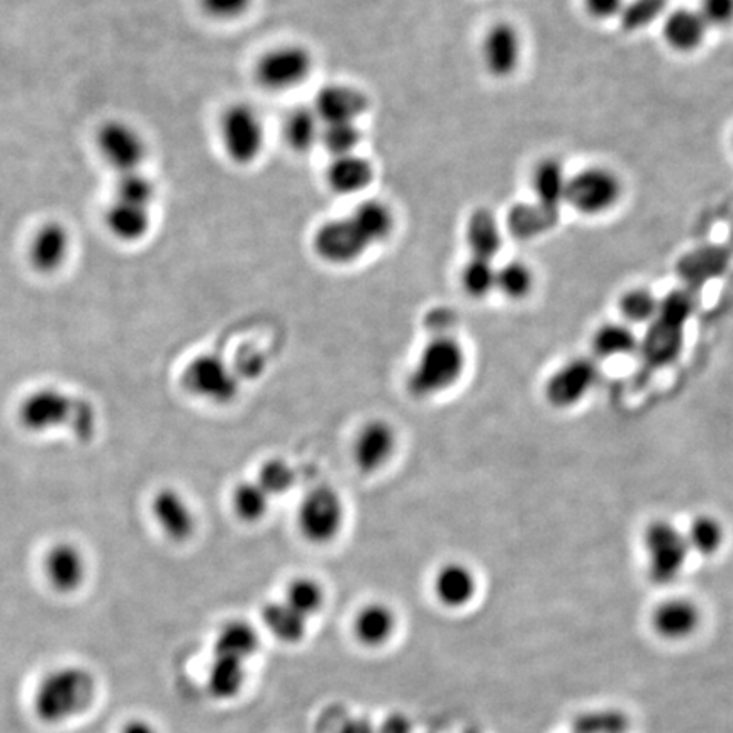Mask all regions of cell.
I'll return each instance as SVG.
<instances>
[{
  "instance_id": "7a4b0ae2",
  "label": "cell",
  "mask_w": 733,
  "mask_h": 733,
  "mask_svg": "<svg viewBox=\"0 0 733 733\" xmlns=\"http://www.w3.org/2000/svg\"><path fill=\"white\" fill-rule=\"evenodd\" d=\"M96 683L90 672L76 665L53 669L38 684L33 709L41 722L58 725L89 709Z\"/></svg>"
},
{
  "instance_id": "ee69618b",
  "label": "cell",
  "mask_w": 733,
  "mask_h": 733,
  "mask_svg": "<svg viewBox=\"0 0 733 733\" xmlns=\"http://www.w3.org/2000/svg\"><path fill=\"white\" fill-rule=\"evenodd\" d=\"M253 0H199L202 11L217 21H234L247 14Z\"/></svg>"
},
{
  "instance_id": "d590c367",
  "label": "cell",
  "mask_w": 733,
  "mask_h": 733,
  "mask_svg": "<svg viewBox=\"0 0 733 733\" xmlns=\"http://www.w3.org/2000/svg\"><path fill=\"white\" fill-rule=\"evenodd\" d=\"M231 504L241 522L257 523L269 511L270 496L260 488L259 482L243 481L233 489Z\"/></svg>"
},
{
  "instance_id": "9a60e30c",
  "label": "cell",
  "mask_w": 733,
  "mask_h": 733,
  "mask_svg": "<svg viewBox=\"0 0 733 733\" xmlns=\"http://www.w3.org/2000/svg\"><path fill=\"white\" fill-rule=\"evenodd\" d=\"M151 514L167 539L185 542L194 535L198 518L180 491L162 488L151 500Z\"/></svg>"
},
{
  "instance_id": "8fae6325",
  "label": "cell",
  "mask_w": 733,
  "mask_h": 733,
  "mask_svg": "<svg viewBox=\"0 0 733 733\" xmlns=\"http://www.w3.org/2000/svg\"><path fill=\"white\" fill-rule=\"evenodd\" d=\"M99 151L108 165L121 173L137 172L147 157V143L137 128L124 121H108L99 130Z\"/></svg>"
},
{
  "instance_id": "44dd1931",
  "label": "cell",
  "mask_w": 733,
  "mask_h": 733,
  "mask_svg": "<svg viewBox=\"0 0 733 733\" xmlns=\"http://www.w3.org/2000/svg\"><path fill=\"white\" fill-rule=\"evenodd\" d=\"M709 26L697 9L680 8L665 16L662 37L665 44L680 53H691L705 41Z\"/></svg>"
},
{
  "instance_id": "cb8c5ba5",
  "label": "cell",
  "mask_w": 733,
  "mask_h": 733,
  "mask_svg": "<svg viewBox=\"0 0 733 733\" xmlns=\"http://www.w3.org/2000/svg\"><path fill=\"white\" fill-rule=\"evenodd\" d=\"M349 218L371 249L389 240L394 231V212L385 202L375 199L360 202Z\"/></svg>"
},
{
  "instance_id": "681fc988",
  "label": "cell",
  "mask_w": 733,
  "mask_h": 733,
  "mask_svg": "<svg viewBox=\"0 0 733 733\" xmlns=\"http://www.w3.org/2000/svg\"><path fill=\"white\" fill-rule=\"evenodd\" d=\"M382 733H410V726H408L406 720L395 716V719H391L385 723Z\"/></svg>"
},
{
  "instance_id": "b9f144b4",
  "label": "cell",
  "mask_w": 733,
  "mask_h": 733,
  "mask_svg": "<svg viewBox=\"0 0 733 733\" xmlns=\"http://www.w3.org/2000/svg\"><path fill=\"white\" fill-rule=\"evenodd\" d=\"M155 185L140 170L121 173L118 183H116V199L118 201L150 208L151 202L155 199Z\"/></svg>"
},
{
  "instance_id": "30bf717a",
  "label": "cell",
  "mask_w": 733,
  "mask_h": 733,
  "mask_svg": "<svg viewBox=\"0 0 733 733\" xmlns=\"http://www.w3.org/2000/svg\"><path fill=\"white\" fill-rule=\"evenodd\" d=\"M600 379L593 357H574L552 372L545 384V398L558 410H569L586 400Z\"/></svg>"
},
{
  "instance_id": "f546056e",
  "label": "cell",
  "mask_w": 733,
  "mask_h": 733,
  "mask_svg": "<svg viewBox=\"0 0 733 733\" xmlns=\"http://www.w3.org/2000/svg\"><path fill=\"white\" fill-rule=\"evenodd\" d=\"M257 649H259L257 630L250 623L233 620L218 633L214 655H224L244 662L255 654Z\"/></svg>"
},
{
  "instance_id": "4316f807",
  "label": "cell",
  "mask_w": 733,
  "mask_h": 733,
  "mask_svg": "<svg viewBox=\"0 0 733 733\" xmlns=\"http://www.w3.org/2000/svg\"><path fill=\"white\" fill-rule=\"evenodd\" d=\"M639 349V337L630 324L623 321L604 323L596 328L591 339L593 359L610 360L632 355Z\"/></svg>"
},
{
  "instance_id": "ffe728a7",
  "label": "cell",
  "mask_w": 733,
  "mask_h": 733,
  "mask_svg": "<svg viewBox=\"0 0 733 733\" xmlns=\"http://www.w3.org/2000/svg\"><path fill=\"white\" fill-rule=\"evenodd\" d=\"M436 600L450 610L468 606L478 594V578L462 562H446L433 579Z\"/></svg>"
},
{
  "instance_id": "2e32d148",
  "label": "cell",
  "mask_w": 733,
  "mask_h": 733,
  "mask_svg": "<svg viewBox=\"0 0 733 733\" xmlns=\"http://www.w3.org/2000/svg\"><path fill=\"white\" fill-rule=\"evenodd\" d=\"M701 610L693 600L687 598H669L657 604L652 613V629L661 639L669 642L687 640L697 632L701 625Z\"/></svg>"
},
{
  "instance_id": "7dc6e473",
  "label": "cell",
  "mask_w": 733,
  "mask_h": 733,
  "mask_svg": "<svg viewBox=\"0 0 733 733\" xmlns=\"http://www.w3.org/2000/svg\"><path fill=\"white\" fill-rule=\"evenodd\" d=\"M584 8L593 18L608 19L623 11V0H584Z\"/></svg>"
},
{
  "instance_id": "ab89813d",
  "label": "cell",
  "mask_w": 733,
  "mask_h": 733,
  "mask_svg": "<svg viewBox=\"0 0 733 733\" xmlns=\"http://www.w3.org/2000/svg\"><path fill=\"white\" fill-rule=\"evenodd\" d=\"M362 140L357 122H342V124H323L320 143L327 148L333 159L352 155Z\"/></svg>"
},
{
  "instance_id": "f6af8a7d",
  "label": "cell",
  "mask_w": 733,
  "mask_h": 733,
  "mask_svg": "<svg viewBox=\"0 0 733 733\" xmlns=\"http://www.w3.org/2000/svg\"><path fill=\"white\" fill-rule=\"evenodd\" d=\"M697 12L709 28H725L733 22V0H700Z\"/></svg>"
},
{
  "instance_id": "d6986e66",
  "label": "cell",
  "mask_w": 733,
  "mask_h": 733,
  "mask_svg": "<svg viewBox=\"0 0 733 733\" xmlns=\"http://www.w3.org/2000/svg\"><path fill=\"white\" fill-rule=\"evenodd\" d=\"M70 255V233L63 224L50 221L38 228L29 244V262L40 273H53Z\"/></svg>"
},
{
  "instance_id": "60d3db41",
  "label": "cell",
  "mask_w": 733,
  "mask_h": 733,
  "mask_svg": "<svg viewBox=\"0 0 733 733\" xmlns=\"http://www.w3.org/2000/svg\"><path fill=\"white\" fill-rule=\"evenodd\" d=\"M574 733H629V720L616 710H593L574 720Z\"/></svg>"
},
{
  "instance_id": "ba28073f",
  "label": "cell",
  "mask_w": 733,
  "mask_h": 733,
  "mask_svg": "<svg viewBox=\"0 0 733 733\" xmlns=\"http://www.w3.org/2000/svg\"><path fill=\"white\" fill-rule=\"evenodd\" d=\"M221 143L238 165L255 162L265 144V127L255 109L234 104L227 109L220 124Z\"/></svg>"
},
{
  "instance_id": "8d00e7d4",
  "label": "cell",
  "mask_w": 733,
  "mask_h": 733,
  "mask_svg": "<svg viewBox=\"0 0 733 733\" xmlns=\"http://www.w3.org/2000/svg\"><path fill=\"white\" fill-rule=\"evenodd\" d=\"M285 603L298 611L304 619L317 615L324 604V591L318 581L311 578H295L285 590Z\"/></svg>"
},
{
  "instance_id": "1f68e13d",
  "label": "cell",
  "mask_w": 733,
  "mask_h": 733,
  "mask_svg": "<svg viewBox=\"0 0 733 733\" xmlns=\"http://www.w3.org/2000/svg\"><path fill=\"white\" fill-rule=\"evenodd\" d=\"M684 536H686L691 554L712 558V555L719 554L725 542V529L719 518L712 516V514H700L691 520Z\"/></svg>"
},
{
  "instance_id": "c3c4849f",
  "label": "cell",
  "mask_w": 733,
  "mask_h": 733,
  "mask_svg": "<svg viewBox=\"0 0 733 733\" xmlns=\"http://www.w3.org/2000/svg\"><path fill=\"white\" fill-rule=\"evenodd\" d=\"M121 733H157V730L143 720H133L124 725Z\"/></svg>"
},
{
  "instance_id": "836d02e7",
  "label": "cell",
  "mask_w": 733,
  "mask_h": 733,
  "mask_svg": "<svg viewBox=\"0 0 733 733\" xmlns=\"http://www.w3.org/2000/svg\"><path fill=\"white\" fill-rule=\"evenodd\" d=\"M535 288V273L522 260H511L496 272V291L510 301H523Z\"/></svg>"
},
{
  "instance_id": "f1b7e54d",
  "label": "cell",
  "mask_w": 733,
  "mask_h": 733,
  "mask_svg": "<svg viewBox=\"0 0 733 733\" xmlns=\"http://www.w3.org/2000/svg\"><path fill=\"white\" fill-rule=\"evenodd\" d=\"M263 623L275 639L285 644H298L304 639L308 619L299 615L285 601H272L262 611Z\"/></svg>"
},
{
  "instance_id": "484cf974",
  "label": "cell",
  "mask_w": 733,
  "mask_h": 733,
  "mask_svg": "<svg viewBox=\"0 0 733 733\" xmlns=\"http://www.w3.org/2000/svg\"><path fill=\"white\" fill-rule=\"evenodd\" d=\"M465 240H468L472 257L494 260L503 244L500 223H498L494 212L485 208L475 209L468 221Z\"/></svg>"
},
{
  "instance_id": "3957f363",
  "label": "cell",
  "mask_w": 733,
  "mask_h": 733,
  "mask_svg": "<svg viewBox=\"0 0 733 733\" xmlns=\"http://www.w3.org/2000/svg\"><path fill=\"white\" fill-rule=\"evenodd\" d=\"M468 353L452 334H435L421 350L408 378V389L418 400H430L459 384Z\"/></svg>"
},
{
  "instance_id": "7c38bea8",
  "label": "cell",
  "mask_w": 733,
  "mask_h": 733,
  "mask_svg": "<svg viewBox=\"0 0 733 733\" xmlns=\"http://www.w3.org/2000/svg\"><path fill=\"white\" fill-rule=\"evenodd\" d=\"M313 249L321 260L331 265H350L362 259L363 253L371 247L353 227L350 218H340V220L327 221L318 228L313 238Z\"/></svg>"
},
{
  "instance_id": "e0dca14e",
  "label": "cell",
  "mask_w": 733,
  "mask_h": 733,
  "mask_svg": "<svg viewBox=\"0 0 733 733\" xmlns=\"http://www.w3.org/2000/svg\"><path fill=\"white\" fill-rule=\"evenodd\" d=\"M313 109L323 124L357 122L369 109V99L355 87L333 83L318 92Z\"/></svg>"
},
{
  "instance_id": "74e56055",
  "label": "cell",
  "mask_w": 733,
  "mask_h": 733,
  "mask_svg": "<svg viewBox=\"0 0 733 733\" xmlns=\"http://www.w3.org/2000/svg\"><path fill=\"white\" fill-rule=\"evenodd\" d=\"M496 272L498 269L494 267L493 260L471 257V260L462 269V288L471 298H488L491 292L496 291Z\"/></svg>"
},
{
  "instance_id": "4dcf8cb0",
  "label": "cell",
  "mask_w": 733,
  "mask_h": 733,
  "mask_svg": "<svg viewBox=\"0 0 733 733\" xmlns=\"http://www.w3.org/2000/svg\"><path fill=\"white\" fill-rule=\"evenodd\" d=\"M323 122L318 118L313 108H295L289 112L284 122V138L289 147L299 153L310 151L314 144L320 143Z\"/></svg>"
},
{
  "instance_id": "277c9868",
  "label": "cell",
  "mask_w": 733,
  "mask_h": 733,
  "mask_svg": "<svg viewBox=\"0 0 733 733\" xmlns=\"http://www.w3.org/2000/svg\"><path fill=\"white\" fill-rule=\"evenodd\" d=\"M645 565L649 579L657 586L674 583L690 559L691 550L686 536L676 525L665 520L649 523L644 536Z\"/></svg>"
},
{
  "instance_id": "6da1fadb",
  "label": "cell",
  "mask_w": 733,
  "mask_h": 733,
  "mask_svg": "<svg viewBox=\"0 0 733 733\" xmlns=\"http://www.w3.org/2000/svg\"><path fill=\"white\" fill-rule=\"evenodd\" d=\"M19 423L29 433L67 430L79 442L94 439L98 432V411L82 395L70 394L58 388H41L29 392L19 404Z\"/></svg>"
},
{
  "instance_id": "603a6c76",
  "label": "cell",
  "mask_w": 733,
  "mask_h": 733,
  "mask_svg": "<svg viewBox=\"0 0 733 733\" xmlns=\"http://www.w3.org/2000/svg\"><path fill=\"white\" fill-rule=\"evenodd\" d=\"M395 632V613L384 603H371L357 613L353 633L360 644L381 647Z\"/></svg>"
},
{
  "instance_id": "bcb514c9",
  "label": "cell",
  "mask_w": 733,
  "mask_h": 733,
  "mask_svg": "<svg viewBox=\"0 0 733 733\" xmlns=\"http://www.w3.org/2000/svg\"><path fill=\"white\" fill-rule=\"evenodd\" d=\"M231 369H233L238 379H255L265 369V357L259 350L247 347L244 352L238 353L237 359H234V365H231Z\"/></svg>"
},
{
  "instance_id": "8992f818",
  "label": "cell",
  "mask_w": 733,
  "mask_h": 733,
  "mask_svg": "<svg viewBox=\"0 0 733 733\" xmlns=\"http://www.w3.org/2000/svg\"><path fill=\"white\" fill-rule=\"evenodd\" d=\"M345 523V504L333 488L320 485L305 494L298 511L302 536L314 545L337 539Z\"/></svg>"
},
{
  "instance_id": "5b68a950",
  "label": "cell",
  "mask_w": 733,
  "mask_h": 733,
  "mask_svg": "<svg viewBox=\"0 0 733 733\" xmlns=\"http://www.w3.org/2000/svg\"><path fill=\"white\" fill-rule=\"evenodd\" d=\"M620 177L606 167H588L569 177L565 204L586 217H600L622 198Z\"/></svg>"
},
{
  "instance_id": "7bdbcfd3",
  "label": "cell",
  "mask_w": 733,
  "mask_h": 733,
  "mask_svg": "<svg viewBox=\"0 0 733 733\" xmlns=\"http://www.w3.org/2000/svg\"><path fill=\"white\" fill-rule=\"evenodd\" d=\"M665 8V0H635L623 8V24L629 29L642 28L654 21Z\"/></svg>"
},
{
  "instance_id": "52a82bcc",
  "label": "cell",
  "mask_w": 733,
  "mask_h": 733,
  "mask_svg": "<svg viewBox=\"0 0 733 733\" xmlns=\"http://www.w3.org/2000/svg\"><path fill=\"white\" fill-rule=\"evenodd\" d=\"M182 385L199 400L227 404L237 398L240 379L223 357L202 353L183 369Z\"/></svg>"
},
{
  "instance_id": "f35d334b",
  "label": "cell",
  "mask_w": 733,
  "mask_h": 733,
  "mask_svg": "<svg viewBox=\"0 0 733 733\" xmlns=\"http://www.w3.org/2000/svg\"><path fill=\"white\" fill-rule=\"evenodd\" d=\"M257 482L270 498L284 496L294 485L295 471L281 456H273L263 462L259 475H257Z\"/></svg>"
},
{
  "instance_id": "d6a6232c",
  "label": "cell",
  "mask_w": 733,
  "mask_h": 733,
  "mask_svg": "<svg viewBox=\"0 0 733 733\" xmlns=\"http://www.w3.org/2000/svg\"><path fill=\"white\" fill-rule=\"evenodd\" d=\"M208 684L211 693L221 700L237 696L244 684L243 662L224 655H214L209 669Z\"/></svg>"
},
{
  "instance_id": "5bb4252c",
  "label": "cell",
  "mask_w": 733,
  "mask_h": 733,
  "mask_svg": "<svg viewBox=\"0 0 733 733\" xmlns=\"http://www.w3.org/2000/svg\"><path fill=\"white\" fill-rule=\"evenodd\" d=\"M398 445L394 426L385 420H369L353 440V462L365 474L389 464Z\"/></svg>"
},
{
  "instance_id": "ac0fdd59",
  "label": "cell",
  "mask_w": 733,
  "mask_h": 733,
  "mask_svg": "<svg viewBox=\"0 0 733 733\" xmlns=\"http://www.w3.org/2000/svg\"><path fill=\"white\" fill-rule=\"evenodd\" d=\"M44 575L57 593H76L86 583V555L72 543H58L44 558Z\"/></svg>"
},
{
  "instance_id": "7402d4cb",
  "label": "cell",
  "mask_w": 733,
  "mask_h": 733,
  "mask_svg": "<svg viewBox=\"0 0 733 733\" xmlns=\"http://www.w3.org/2000/svg\"><path fill=\"white\" fill-rule=\"evenodd\" d=\"M374 180V167L363 157L345 155L333 159L327 170V182L337 194L362 192Z\"/></svg>"
},
{
  "instance_id": "9c48e42d",
  "label": "cell",
  "mask_w": 733,
  "mask_h": 733,
  "mask_svg": "<svg viewBox=\"0 0 733 733\" xmlns=\"http://www.w3.org/2000/svg\"><path fill=\"white\" fill-rule=\"evenodd\" d=\"M313 70V57L298 44H282L260 57L255 66V79L269 90L294 89L301 86Z\"/></svg>"
},
{
  "instance_id": "d4e9b609",
  "label": "cell",
  "mask_w": 733,
  "mask_h": 733,
  "mask_svg": "<svg viewBox=\"0 0 733 733\" xmlns=\"http://www.w3.org/2000/svg\"><path fill=\"white\" fill-rule=\"evenodd\" d=\"M106 224L112 237L133 243L147 237L151 227L150 208L114 199L106 212Z\"/></svg>"
},
{
  "instance_id": "4fadbf2b",
  "label": "cell",
  "mask_w": 733,
  "mask_h": 733,
  "mask_svg": "<svg viewBox=\"0 0 733 733\" xmlns=\"http://www.w3.org/2000/svg\"><path fill=\"white\" fill-rule=\"evenodd\" d=\"M522 37L510 22H496L482 38L481 54L485 70L498 79H504L516 72L522 61Z\"/></svg>"
},
{
  "instance_id": "83f0119b",
  "label": "cell",
  "mask_w": 733,
  "mask_h": 733,
  "mask_svg": "<svg viewBox=\"0 0 733 733\" xmlns=\"http://www.w3.org/2000/svg\"><path fill=\"white\" fill-rule=\"evenodd\" d=\"M569 177L564 165L555 159H543L532 172V189L539 204L555 211L565 199Z\"/></svg>"
},
{
  "instance_id": "e575fe53",
  "label": "cell",
  "mask_w": 733,
  "mask_h": 733,
  "mask_svg": "<svg viewBox=\"0 0 733 733\" xmlns=\"http://www.w3.org/2000/svg\"><path fill=\"white\" fill-rule=\"evenodd\" d=\"M661 302L655 298L654 292L645 288L630 289L623 292L619 299V311L622 314L623 323L630 327L636 324H651L659 314Z\"/></svg>"
}]
</instances>
